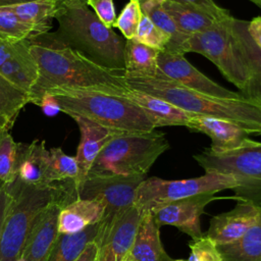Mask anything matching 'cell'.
Here are the masks:
<instances>
[{
	"label": "cell",
	"instance_id": "cell-31",
	"mask_svg": "<svg viewBox=\"0 0 261 261\" xmlns=\"http://www.w3.org/2000/svg\"><path fill=\"white\" fill-rule=\"evenodd\" d=\"M49 184L75 180L79 173L75 156L65 154L61 148L55 147L49 149Z\"/></svg>",
	"mask_w": 261,
	"mask_h": 261
},
{
	"label": "cell",
	"instance_id": "cell-46",
	"mask_svg": "<svg viewBox=\"0 0 261 261\" xmlns=\"http://www.w3.org/2000/svg\"><path fill=\"white\" fill-rule=\"evenodd\" d=\"M11 127L12 126L9 124V122L6 119H4L2 116H0V136L5 132H9Z\"/></svg>",
	"mask_w": 261,
	"mask_h": 261
},
{
	"label": "cell",
	"instance_id": "cell-40",
	"mask_svg": "<svg viewBox=\"0 0 261 261\" xmlns=\"http://www.w3.org/2000/svg\"><path fill=\"white\" fill-rule=\"evenodd\" d=\"M37 105L39 107H41L43 112L46 115H48V116H52V115L57 114L58 112H61L56 99L52 95H50L48 93H45L41 97V99L39 100Z\"/></svg>",
	"mask_w": 261,
	"mask_h": 261
},
{
	"label": "cell",
	"instance_id": "cell-3",
	"mask_svg": "<svg viewBox=\"0 0 261 261\" xmlns=\"http://www.w3.org/2000/svg\"><path fill=\"white\" fill-rule=\"evenodd\" d=\"M127 88L161 98L193 114L233 122L251 135H261V100L222 98L186 88L161 71L154 77H125Z\"/></svg>",
	"mask_w": 261,
	"mask_h": 261
},
{
	"label": "cell",
	"instance_id": "cell-10",
	"mask_svg": "<svg viewBox=\"0 0 261 261\" xmlns=\"http://www.w3.org/2000/svg\"><path fill=\"white\" fill-rule=\"evenodd\" d=\"M146 175H90L79 190V198L97 199L104 206L101 228L95 242L97 245L110 229L114 221L134 205L138 186Z\"/></svg>",
	"mask_w": 261,
	"mask_h": 261
},
{
	"label": "cell",
	"instance_id": "cell-28",
	"mask_svg": "<svg viewBox=\"0 0 261 261\" xmlns=\"http://www.w3.org/2000/svg\"><path fill=\"white\" fill-rule=\"evenodd\" d=\"M217 249L222 261H261V215L242 238Z\"/></svg>",
	"mask_w": 261,
	"mask_h": 261
},
{
	"label": "cell",
	"instance_id": "cell-13",
	"mask_svg": "<svg viewBox=\"0 0 261 261\" xmlns=\"http://www.w3.org/2000/svg\"><path fill=\"white\" fill-rule=\"evenodd\" d=\"M77 124L81 139L76 149L75 159L79 173L74 180V188L79 196V190L86 180L88 173L101 150L116 136L127 133L110 128L79 115L70 116Z\"/></svg>",
	"mask_w": 261,
	"mask_h": 261
},
{
	"label": "cell",
	"instance_id": "cell-15",
	"mask_svg": "<svg viewBox=\"0 0 261 261\" xmlns=\"http://www.w3.org/2000/svg\"><path fill=\"white\" fill-rule=\"evenodd\" d=\"M260 215L261 205L238 200L231 210L212 217L205 236L217 245L232 243L242 238L257 222Z\"/></svg>",
	"mask_w": 261,
	"mask_h": 261
},
{
	"label": "cell",
	"instance_id": "cell-27",
	"mask_svg": "<svg viewBox=\"0 0 261 261\" xmlns=\"http://www.w3.org/2000/svg\"><path fill=\"white\" fill-rule=\"evenodd\" d=\"M101 222L74 233H59L47 261H75L87 245L96 242Z\"/></svg>",
	"mask_w": 261,
	"mask_h": 261
},
{
	"label": "cell",
	"instance_id": "cell-41",
	"mask_svg": "<svg viewBox=\"0 0 261 261\" xmlns=\"http://www.w3.org/2000/svg\"><path fill=\"white\" fill-rule=\"evenodd\" d=\"M247 30L254 43L261 49V16H256L248 21Z\"/></svg>",
	"mask_w": 261,
	"mask_h": 261
},
{
	"label": "cell",
	"instance_id": "cell-47",
	"mask_svg": "<svg viewBox=\"0 0 261 261\" xmlns=\"http://www.w3.org/2000/svg\"><path fill=\"white\" fill-rule=\"evenodd\" d=\"M252 3H254L255 5H257L259 8H261V0H249Z\"/></svg>",
	"mask_w": 261,
	"mask_h": 261
},
{
	"label": "cell",
	"instance_id": "cell-16",
	"mask_svg": "<svg viewBox=\"0 0 261 261\" xmlns=\"http://www.w3.org/2000/svg\"><path fill=\"white\" fill-rule=\"evenodd\" d=\"M69 202L50 204L37 218L25 241L20 257L25 261H47L57 239L58 217L61 208Z\"/></svg>",
	"mask_w": 261,
	"mask_h": 261
},
{
	"label": "cell",
	"instance_id": "cell-26",
	"mask_svg": "<svg viewBox=\"0 0 261 261\" xmlns=\"http://www.w3.org/2000/svg\"><path fill=\"white\" fill-rule=\"evenodd\" d=\"M141 4L143 13L147 15L157 28L169 36L170 41L164 51L179 54L187 53L186 48L191 36L178 30L171 16L163 8L162 3L157 0H144Z\"/></svg>",
	"mask_w": 261,
	"mask_h": 261
},
{
	"label": "cell",
	"instance_id": "cell-20",
	"mask_svg": "<svg viewBox=\"0 0 261 261\" xmlns=\"http://www.w3.org/2000/svg\"><path fill=\"white\" fill-rule=\"evenodd\" d=\"M104 211L105 206L100 200L76 198L61 208L58 217V231L59 233L79 232L100 222Z\"/></svg>",
	"mask_w": 261,
	"mask_h": 261
},
{
	"label": "cell",
	"instance_id": "cell-33",
	"mask_svg": "<svg viewBox=\"0 0 261 261\" xmlns=\"http://www.w3.org/2000/svg\"><path fill=\"white\" fill-rule=\"evenodd\" d=\"M36 33L32 27L21 21L11 11L0 8V38L10 43L30 39Z\"/></svg>",
	"mask_w": 261,
	"mask_h": 261
},
{
	"label": "cell",
	"instance_id": "cell-9",
	"mask_svg": "<svg viewBox=\"0 0 261 261\" xmlns=\"http://www.w3.org/2000/svg\"><path fill=\"white\" fill-rule=\"evenodd\" d=\"M237 186V180L231 175L217 172H205L198 177L175 180L152 176L145 178L138 186L134 204L147 213L176 200L233 190Z\"/></svg>",
	"mask_w": 261,
	"mask_h": 261
},
{
	"label": "cell",
	"instance_id": "cell-6",
	"mask_svg": "<svg viewBox=\"0 0 261 261\" xmlns=\"http://www.w3.org/2000/svg\"><path fill=\"white\" fill-rule=\"evenodd\" d=\"M169 149L163 133L133 132L113 138L98 154L90 175H146L155 161Z\"/></svg>",
	"mask_w": 261,
	"mask_h": 261
},
{
	"label": "cell",
	"instance_id": "cell-49",
	"mask_svg": "<svg viewBox=\"0 0 261 261\" xmlns=\"http://www.w3.org/2000/svg\"><path fill=\"white\" fill-rule=\"evenodd\" d=\"M15 261H25V260H24V259H22L21 257H19V258H17Z\"/></svg>",
	"mask_w": 261,
	"mask_h": 261
},
{
	"label": "cell",
	"instance_id": "cell-38",
	"mask_svg": "<svg viewBox=\"0 0 261 261\" xmlns=\"http://www.w3.org/2000/svg\"><path fill=\"white\" fill-rule=\"evenodd\" d=\"M87 5L93 8L94 13L105 27L113 28L116 20L113 0H88Z\"/></svg>",
	"mask_w": 261,
	"mask_h": 261
},
{
	"label": "cell",
	"instance_id": "cell-21",
	"mask_svg": "<svg viewBox=\"0 0 261 261\" xmlns=\"http://www.w3.org/2000/svg\"><path fill=\"white\" fill-rule=\"evenodd\" d=\"M128 256L133 261H186L173 259L166 253L151 212L144 214Z\"/></svg>",
	"mask_w": 261,
	"mask_h": 261
},
{
	"label": "cell",
	"instance_id": "cell-44",
	"mask_svg": "<svg viewBox=\"0 0 261 261\" xmlns=\"http://www.w3.org/2000/svg\"><path fill=\"white\" fill-rule=\"evenodd\" d=\"M88 0H59L58 6H80L87 5Z\"/></svg>",
	"mask_w": 261,
	"mask_h": 261
},
{
	"label": "cell",
	"instance_id": "cell-8",
	"mask_svg": "<svg viewBox=\"0 0 261 261\" xmlns=\"http://www.w3.org/2000/svg\"><path fill=\"white\" fill-rule=\"evenodd\" d=\"M231 19L232 15L192 35L186 52L198 53L209 59L242 93L251 79V70L233 34Z\"/></svg>",
	"mask_w": 261,
	"mask_h": 261
},
{
	"label": "cell",
	"instance_id": "cell-5",
	"mask_svg": "<svg viewBox=\"0 0 261 261\" xmlns=\"http://www.w3.org/2000/svg\"><path fill=\"white\" fill-rule=\"evenodd\" d=\"M45 93L52 95L60 111L69 116H83L104 126L127 133H147L155 128L144 111L124 95L68 88H53Z\"/></svg>",
	"mask_w": 261,
	"mask_h": 261
},
{
	"label": "cell",
	"instance_id": "cell-12",
	"mask_svg": "<svg viewBox=\"0 0 261 261\" xmlns=\"http://www.w3.org/2000/svg\"><path fill=\"white\" fill-rule=\"evenodd\" d=\"M158 67L171 81L191 90L222 98H241V93L230 91L210 80L185 57V54L161 51L158 53Z\"/></svg>",
	"mask_w": 261,
	"mask_h": 261
},
{
	"label": "cell",
	"instance_id": "cell-25",
	"mask_svg": "<svg viewBox=\"0 0 261 261\" xmlns=\"http://www.w3.org/2000/svg\"><path fill=\"white\" fill-rule=\"evenodd\" d=\"M2 8L11 11L21 21L32 27L36 35H42L52 28V19L55 17L58 4L56 0H34Z\"/></svg>",
	"mask_w": 261,
	"mask_h": 261
},
{
	"label": "cell",
	"instance_id": "cell-19",
	"mask_svg": "<svg viewBox=\"0 0 261 261\" xmlns=\"http://www.w3.org/2000/svg\"><path fill=\"white\" fill-rule=\"evenodd\" d=\"M18 145V163L17 179L20 181L43 186L50 185L49 174V149L46 148L44 140H34L30 144L17 143Z\"/></svg>",
	"mask_w": 261,
	"mask_h": 261
},
{
	"label": "cell",
	"instance_id": "cell-45",
	"mask_svg": "<svg viewBox=\"0 0 261 261\" xmlns=\"http://www.w3.org/2000/svg\"><path fill=\"white\" fill-rule=\"evenodd\" d=\"M29 1H34V0H0V8L15 5V4H20Z\"/></svg>",
	"mask_w": 261,
	"mask_h": 261
},
{
	"label": "cell",
	"instance_id": "cell-48",
	"mask_svg": "<svg viewBox=\"0 0 261 261\" xmlns=\"http://www.w3.org/2000/svg\"><path fill=\"white\" fill-rule=\"evenodd\" d=\"M123 261H133V259H132V258L128 256V255H127V257H126V258H125Z\"/></svg>",
	"mask_w": 261,
	"mask_h": 261
},
{
	"label": "cell",
	"instance_id": "cell-17",
	"mask_svg": "<svg viewBox=\"0 0 261 261\" xmlns=\"http://www.w3.org/2000/svg\"><path fill=\"white\" fill-rule=\"evenodd\" d=\"M191 132L202 133L210 138L215 151H227L239 148L248 143L251 134L240 125L228 120L194 114L187 125Z\"/></svg>",
	"mask_w": 261,
	"mask_h": 261
},
{
	"label": "cell",
	"instance_id": "cell-30",
	"mask_svg": "<svg viewBox=\"0 0 261 261\" xmlns=\"http://www.w3.org/2000/svg\"><path fill=\"white\" fill-rule=\"evenodd\" d=\"M30 103V96L0 73V116L12 126L22 108Z\"/></svg>",
	"mask_w": 261,
	"mask_h": 261
},
{
	"label": "cell",
	"instance_id": "cell-37",
	"mask_svg": "<svg viewBox=\"0 0 261 261\" xmlns=\"http://www.w3.org/2000/svg\"><path fill=\"white\" fill-rule=\"evenodd\" d=\"M182 4H187L197 8L203 13L210 16L213 20L219 21L231 16L229 11L217 5L214 0H173Z\"/></svg>",
	"mask_w": 261,
	"mask_h": 261
},
{
	"label": "cell",
	"instance_id": "cell-18",
	"mask_svg": "<svg viewBox=\"0 0 261 261\" xmlns=\"http://www.w3.org/2000/svg\"><path fill=\"white\" fill-rule=\"evenodd\" d=\"M124 96L144 111L155 128L162 126L187 127L190 118L194 115L161 98L141 91L128 88Z\"/></svg>",
	"mask_w": 261,
	"mask_h": 261
},
{
	"label": "cell",
	"instance_id": "cell-22",
	"mask_svg": "<svg viewBox=\"0 0 261 261\" xmlns=\"http://www.w3.org/2000/svg\"><path fill=\"white\" fill-rule=\"evenodd\" d=\"M0 73L30 96V92L38 80L39 69L29 50L28 40L16 43L14 54L0 66Z\"/></svg>",
	"mask_w": 261,
	"mask_h": 261
},
{
	"label": "cell",
	"instance_id": "cell-4",
	"mask_svg": "<svg viewBox=\"0 0 261 261\" xmlns=\"http://www.w3.org/2000/svg\"><path fill=\"white\" fill-rule=\"evenodd\" d=\"M9 190L11 201L0 238V261H15L20 257L35 221L50 204L79 198L73 180L34 186L16 178Z\"/></svg>",
	"mask_w": 261,
	"mask_h": 261
},
{
	"label": "cell",
	"instance_id": "cell-43",
	"mask_svg": "<svg viewBox=\"0 0 261 261\" xmlns=\"http://www.w3.org/2000/svg\"><path fill=\"white\" fill-rule=\"evenodd\" d=\"M16 50V43H10L0 38V66L10 58Z\"/></svg>",
	"mask_w": 261,
	"mask_h": 261
},
{
	"label": "cell",
	"instance_id": "cell-24",
	"mask_svg": "<svg viewBox=\"0 0 261 261\" xmlns=\"http://www.w3.org/2000/svg\"><path fill=\"white\" fill-rule=\"evenodd\" d=\"M159 51L152 49L135 38L125 40L124 45V76L154 77L160 73L158 67Z\"/></svg>",
	"mask_w": 261,
	"mask_h": 261
},
{
	"label": "cell",
	"instance_id": "cell-2",
	"mask_svg": "<svg viewBox=\"0 0 261 261\" xmlns=\"http://www.w3.org/2000/svg\"><path fill=\"white\" fill-rule=\"evenodd\" d=\"M58 29L28 39L68 47L103 67L124 72L125 40L105 27L88 5L58 6Z\"/></svg>",
	"mask_w": 261,
	"mask_h": 261
},
{
	"label": "cell",
	"instance_id": "cell-1",
	"mask_svg": "<svg viewBox=\"0 0 261 261\" xmlns=\"http://www.w3.org/2000/svg\"><path fill=\"white\" fill-rule=\"evenodd\" d=\"M29 50L39 69L38 80L30 92V103L37 105L44 93L53 88L102 91L124 95V72L94 63L81 53L54 44L29 41Z\"/></svg>",
	"mask_w": 261,
	"mask_h": 261
},
{
	"label": "cell",
	"instance_id": "cell-32",
	"mask_svg": "<svg viewBox=\"0 0 261 261\" xmlns=\"http://www.w3.org/2000/svg\"><path fill=\"white\" fill-rule=\"evenodd\" d=\"M18 145L9 132L0 136V181L10 185L17 177Z\"/></svg>",
	"mask_w": 261,
	"mask_h": 261
},
{
	"label": "cell",
	"instance_id": "cell-36",
	"mask_svg": "<svg viewBox=\"0 0 261 261\" xmlns=\"http://www.w3.org/2000/svg\"><path fill=\"white\" fill-rule=\"evenodd\" d=\"M189 247L191 253L186 261H222L217 244L205 234L200 239L192 240Z\"/></svg>",
	"mask_w": 261,
	"mask_h": 261
},
{
	"label": "cell",
	"instance_id": "cell-11",
	"mask_svg": "<svg viewBox=\"0 0 261 261\" xmlns=\"http://www.w3.org/2000/svg\"><path fill=\"white\" fill-rule=\"evenodd\" d=\"M218 198L215 194H202L192 196L167 203L151 213L160 228L163 225H173L185 232L192 240L203 237L200 218L204 213L205 207Z\"/></svg>",
	"mask_w": 261,
	"mask_h": 261
},
{
	"label": "cell",
	"instance_id": "cell-50",
	"mask_svg": "<svg viewBox=\"0 0 261 261\" xmlns=\"http://www.w3.org/2000/svg\"><path fill=\"white\" fill-rule=\"evenodd\" d=\"M157 1H159V2L162 3V2H164V1H166V0H157Z\"/></svg>",
	"mask_w": 261,
	"mask_h": 261
},
{
	"label": "cell",
	"instance_id": "cell-39",
	"mask_svg": "<svg viewBox=\"0 0 261 261\" xmlns=\"http://www.w3.org/2000/svg\"><path fill=\"white\" fill-rule=\"evenodd\" d=\"M10 201H11V193L9 190V185L0 181V238L4 227Z\"/></svg>",
	"mask_w": 261,
	"mask_h": 261
},
{
	"label": "cell",
	"instance_id": "cell-29",
	"mask_svg": "<svg viewBox=\"0 0 261 261\" xmlns=\"http://www.w3.org/2000/svg\"><path fill=\"white\" fill-rule=\"evenodd\" d=\"M162 6L171 16L178 30L188 36L204 32L215 22L207 14L187 4L166 0L162 2Z\"/></svg>",
	"mask_w": 261,
	"mask_h": 261
},
{
	"label": "cell",
	"instance_id": "cell-14",
	"mask_svg": "<svg viewBox=\"0 0 261 261\" xmlns=\"http://www.w3.org/2000/svg\"><path fill=\"white\" fill-rule=\"evenodd\" d=\"M144 214L135 204L123 212L98 244L97 261H123L130 252Z\"/></svg>",
	"mask_w": 261,
	"mask_h": 261
},
{
	"label": "cell",
	"instance_id": "cell-23",
	"mask_svg": "<svg viewBox=\"0 0 261 261\" xmlns=\"http://www.w3.org/2000/svg\"><path fill=\"white\" fill-rule=\"evenodd\" d=\"M247 20L232 16L231 28L251 70V79L242 96L261 100V49L254 43L247 30Z\"/></svg>",
	"mask_w": 261,
	"mask_h": 261
},
{
	"label": "cell",
	"instance_id": "cell-34",
	"mask_svg": "<svg viewBox=\"0 0 261 261\" xmlns=\"http://www.w3.org/2000/svg\"><path fill=\"white\" fill-rule=\"evenodd\" d=\"M135 39L159 52L164 51L170 41L169 36L157 28L144 13L141 17Z\"/></svg>",
	"mask_w": 261,
	"mask_h": 261
},
{
	"label": "cell",
	"instance_id": "cell-7",
	"mask_svg": "<svg viewBox=\"0 0 261 261\" xmlns=\"http://www.w3.org/2000/svg\"><path fill=\"white\" fill-rule=\"evenodd\" d=\"M193 157L205 172L228 174L237 180L234 200L261 205V142L251 139L227 151L206 148Z\"/></svg>",
	"mask_w": 261,
	"mask_h": 261
},
{
	"label": "cell",
	"instance_id": "cell-35",
	"mask_svg": "<svg viewBox=\"0 0 261 261\" xmlns=\"http://www.w3.org/2000/svg\"><path fill=\"white\" fill-rule=\"evenodd\" d=\"M142 15L143 11L141 1L129 0L121 10L118 17H116L113 28H117L125 40L134 39Z\"/></svg>",
	"mask_w": 261,
	"mask_h": 261
},
{
	"label": "cell",
	"instance_id": "cell-51",
	"mask_svg": "<svg viewBox=\"0 0 261 261\" xmlns=\"http://www.w3.org/2000/svg\"><path fill=\"white\" fill-rule=\"evenodd\" d=\"M56 1H57V4H58V1H59V0H56Z\"/></svg>",
	"mask_w": 261,
	"mask_h": 261
},
{
	"label": "cell",
	"instance_id": "cell-42",
	"mask_svg": "<svg viewBox=\"0 0 261 261\" xmlns=\"http://www.w3.org/2000/svg\"><path fill=\"white\" fill-rule=\"evenodd\" d=\"M99 252V247L95 242H91L87 245L81 255L76 258L75 261H97Z\"/></svg>",
	"mask_w": 261,
	"mask_h": 261
}]
</instances>
